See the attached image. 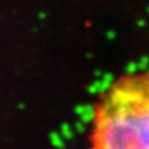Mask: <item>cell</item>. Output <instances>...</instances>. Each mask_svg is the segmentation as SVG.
Masks as SVG:
<instances>
[{"mask_svg":"<svg viewBox=\"0 0 149 149\" xmlns=\"http://www.w3.org/2000/svg\"><path fill=\"white\" fill-rule=\"evenodd\" d=\"M91 146L101 149H149V72L112 81L91 114Z\"/></svg>","mask_w":149,"mask_h":149,"instance_id":"obj_1","label":"cell"},{"mask_svg":"<svg viewBox=\"0 0 149 149\" xmlns=\"http://www.w3.org/2000/svg\"><path fill=\"white\" fill-rule=\"evenodd\" d=\"M149 68V57H143L141 63L138 65V70L141 71H146V70Z\"/></svg>","mask_w":149,"mask_h":149,"instance_id":"obj_2","label":"cell"},{"mask_svg":"<svg viewBox=\"0 0 149 149\" xmlns=\"http://www.w3.org/2000/svg\"><path fill=\"white\" fill-rule=\"evenodd\" d=\"M148 13H149V9H148Z\"/></svg>","mask_w":149,"mask_h":149,"instance_id":"obj_3","label":"cell"},{"mask_svg":"<svg viewBox=\"0 0 149 149\" xmlns=\"http://www.w3.org/2000/svg\"><path fill=\"white\" fill-rule=\"evenodd\" d=\"M148 72H149V70H148Z\"/></svg>","mask_w":149,"mask_h":149,"instance_id":"obj_4","label":"cell"}]
</instances>
